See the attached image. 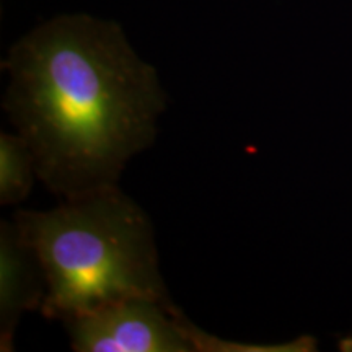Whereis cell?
<instances>
[{
  "mask_svg": "<svg viewBox=\"0 0 352 352\" xmlns=\"http://www.w3.org/2000/svg\"><path fill=\"white\" fill-rule=\"evenodd\" d=\"M2 67L3 109L38 178L63 201L118 186L127 162L155 140L165 90L116 21L54 16L13 44Z\"/></svg>",
  "mask_w": 352,
  "mask_h": 352,
  "instance_id": "obj_1",
  "label": "cell"
},
{
  "mask_svg": "<svg viewBox=\"0 0 352 352\" xmlns=\"http://www.w3.org/2000/svg\"><path fill=\"white\" fill-rule=\"evenodd\" d=\"M13 220L41 261L46 318L67 321L129 297L168 300L151 219L120 186Z\"/></svg>",
  "mask_w": 352,
  "mask_h": 352,
  "instance_id": "obj_2",
  "label": "cell"
},
{
  "mask_svg": "<svg viewBox=\"0 0 352 352\" xmlns=\"http://www.w3.org/2000/svg\"><path fill=\"white\" fill-rule=\"evenodd\" d=\"M78 352H195L189 321L168 300L129 297L64 321Z\"/></svg>",
  "mask_w": 352,
  "mask_h": 352,
  "instance_id": "obj_3",
  "label": "cell"
},
{
  "mask_svg": "<svg viewBox=\"0 0 352 352\" xmlns=\"http://www.w3.org/2000/svg\"><path fill=\"white\" fill-rule=\"evenodd\" d=\"M46 276L36 252L15 220L0 223V351L15 349L21 316L41 310Z\"/></svg>",
  "mask_w": 352,
  "mask_h": 352,
  "instance_id": "obj_4",
  "label": "cell"
},
{
  "mask_svg": "<svg viewBox=\"0 0 352 352\" xmlns=\"http://www.w3.org/2000/svg\"><path fill=\"white\" fill-rule=\"evenodd\" d=\"M38 178L32 148L16 132L0 134V204L25 201Z\"/></svg>",
  "mask_w": 352,
  "mask_h": 352,
  "instance_id": "obj_5",
  "label": "cell"
},
{
  "mask_svg": "<svg viewBox=\"0 0 352 352\" xmlns=\"http://www.w3.org/2000/svg\"><path fill=\"white\" fill-rule=\"evenodd\" d=\"M341 349L342 351H352V340H347L344 342H341Z\"/></svg>",
  "mask_w": 352,
  "mask_h": 352,
  "instance_id": "obj_6",
  "label": "cell"
}]
</instances>
